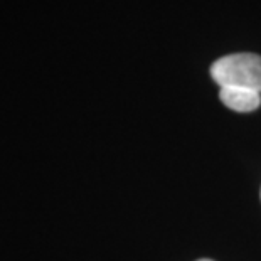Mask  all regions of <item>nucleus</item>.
Wrapping results in <instances>:
<instances>
[{
    "label": "nucleus",
    "instance_id": "3",
    "mask_svg": "<svg viewBox=\"0 0 261 261\" xmlns=\"http://www.w3.org/2000/svg\"><path fill=\"white\" fill-rule=\"evenodd\" d=\"M199 261H213V259H199Z\"/></svg>",
    "mask_w": 261,
    "mask_h": 261
},
{
    "label": "nucleus",
    "instance_id": "1",
    "mask_svg": "<svg viewBox=\"0 0 261 261\" xmlns=\"http://www.w3.org/2000/svg\"><path fill=\"white\" fill-rule=\"evenodd\" d=\"M211 76L221 88H246L261 93V56L229 54L211 66Z\"/></svg>",
    "mask_w": 261,
    "mask_h": 261
},
{
    "label": "nucleus",
    "instance_id": "2",
    "mask_svg": "<svg viewBox=\"0 0 261 261\" xmlns=\"http://www.w3.org/2000/svg\"><path fill=\"white\" fill-rule=\"evenodd\" d=\"M219 98L227 108L240 113L254 112L261 105V93L246 88H221Z\"/></svg>",
    "mask_w": 261,
    "mask_h": 261
}]
</instances>
